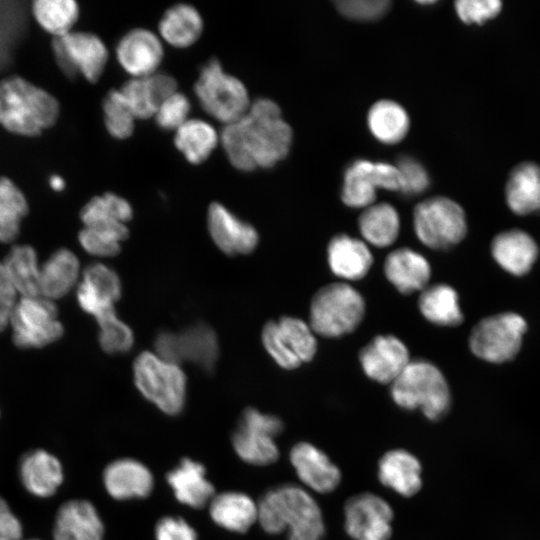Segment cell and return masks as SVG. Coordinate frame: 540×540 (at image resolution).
Masks as SVG:
<instances>
[{
    "label": "cell",
    "instance_id": "60d3db41",
    "mask_svg": "<svg viewBox=\"0 0 540 540\" xmlns=\"http://www.w3.org/2000/svg\"><path fill=\"white\" fill-rule=\"evenodd\" d=\"M32 12L53 38L70 33L79 18V6L73 0H37L33 2Z\"/></svg>",
    "mask_w": 540,
    "mask_h": 540
},
{
    "label": "cell",
    "instance_id": "e575fe53",
    "mask_svg": "<svg viewBox=\"0 0 540 540\" xmlns=\"http://www.w3.org/2000/svg\"><path fill=\"white\" fill-rule=\"evenodd\" d=\"M220 142L215 128L201 119H188L175 131L174 144L191 164L206 161Z\"/></svg>",
    "mask_w": 540,
    "mask_h": 540
},
{
    "label": "cell",
    "instance_id": "6da1fadb",
    "mask_svg": "<svg viewBox=\"0 0 540 540\" xmlns=\"http://www.w3.org/2000/svg\"><path fill=\"white\" fill-rule=\"evenodd\" d=\"M293 133L281 109L271 99L251 102L246 114L224 125L220 143L232 166L249 172L272 168L289 153Z\"/></svg>",
    "mask_w": 540,
    "mask_h": 540
},
{
    "label": "cell",
    "instance_id": "f1b7e54d",
    "mask_svg": "<svg viewBox=\"0 0 540 540\" xmlns=\"http://www.w3.org/2000/svg\"><path fill=\"white\" fill-rule=\"evenodd\" d=\"M327 260L335 276L355 281L368 274L373 264V255L363 241L338 234L328 244Z\"/></svg>",
    "mask_w": 540,
    "mask_h": 540
},
{
    "label": "cell",
    "instance_id": "5bb4252c",
    "mask_svg": "<svg viewBox=\"0 0 540 540\" xmlns=\"http://www.w3.org/2000/svg\"><path fill=\"white\" fill-rule=\"evenodd\" d=\"M344 530L353 540H390L394 511L388 501L372 492L350 497L344 505Z\"/></svg>",
    "mask_w": 540,
    "mask_h": 540
},
{
    "label": "cell",
    "instance_id": "30bf717a",
    "mask_svg": "<svg viewBox=\"0 0 540 540\" xmlns=\"http://www.w3.org/2000/svg\"><path fill=\"white\" fill-rule=\"evenodd\" d=\"M9 327L14 344L22 349L45 347L64 333L55 302L42 296L19 297Z\"/></svg>",
    "mask_w": 540,
    "mask_h": 540
},
{
    "label": "cell",
    "instance_id": "ffe728a7",
    "mask_svg": "<svg viewBox=\"0 0 540 540\" xmlns=\"http://www.w3.org/2000/svg\"><path fill=\"white\" fill-rule=\"evenodd\" d=\"M207 226L216 246L227 255L248 254L259 241L258 233L251 224L217 202L208 208Z\"/></svg>",
    "mask_w": 540,
    "mask_h": 540
},
{
    "label": "cell",
    "instance_id": "f5cc1de1",
    "mask_svg": "<svg viewBox=\"0 0 540 540\" xmlns=\"http://www.w3.org/2000/svg\"><path fill=\"white\" fill-rule=\"evenodd\" d=\"M156 355L161 359L178 364L183 362L179 334L171 331H161L154 341Z\"/></svg>",
    "mask_w": 540,
    "mask_h": 540
},
{
    "label": "cell",
    "instance_id": "d4e9b609",
    "mask_svg": "<svg viewBox=\"0 0 540 540\" xmlns=\"http://www.w3.org/2000/svg\"><path fill=\"white\" fill-rule=\"evenodd\" d=\"M491 254L503 270L515 276H522L527 274L535 264L539 247L526 231L509 229L493 238Z\"/></svg>",
    "mask_w": 540,
    "mask_h": 540
},
{
    "label": "cell",
    "instance_id": "8d00e7d4",
    "mask_svg": "<svg viewBox=\"0 0 540 540\" xmlns=\"http://www.w3.org/2000/svg\"><path fill=\"white\" fill-rule=\"evenodd\" d=\"M179 334L182 361H189L204 370H214L219 355L216 333L207 324L199 322Z\"/></svg>",
    "mask_w": 540,
    "mask_h": 540
},
{
    "label": "cell",
    "instance_id": "9f6ffc18",
    "mask_svg": "<svg viewBox=\"0 0 540 540\" xmlns=\"http://www.w3.org/2000/svg\"><path fill=\"white\" fill-rule=\"evenodd\" d=\"M50 185L52 188H54L57 191H60L64 188L65 182L62 178H60L58 175H54L50 179Z\"/></svg>",
    "mask_w": 540,
    "mask_h": 540
},
{
    "label": "cell",
    "instance_id": "836d02e7",
    "mask_svg": "<svg viewBox=\"0 0 540 540\" xmlns=\"http://www.w3.org/2000/svg\"><path fill=\"white\" fill-rule=\"evenodd\" d=\"M158 29L161 38L171 46L187 48L199 39L203 20L193 6L177 4L164 13Z\"/></svg>",
    "mask_w": 540,
    "mask_h": 540
},
{
    "label": "cell",
    "instance_id": "484cf974",
    "mask_svg": "<svg viewBox=\"0 0 540 540\" xmlns=\"http://www.w3.org/2000/svg\"><path fill=\"white\" fill-rule=\"evenodd\" d=\"M207 507L212 522L231 533H246L257 523V502L242 491L215 493Z\"/></svg>",
    "mask_w": 540,
    "mask_h": 540
},
{
    "label": "cell",
    "instance_id": "4dcf8cb0",
    "mask_svg": "<svg viewBox=\"0 0 540 540\" xmlns=\"http://www.w3.org/2000/svg\"><path fill=\"white\" fill-rule=\"evenodd\" d=\"M418 308L426 320L438 326L455 327L464 320L458 294L448 284L426 286L420 292Z\"/></svg>",
    "mask_w": 540,
    "mask_h": 540
},
{
    "label": "cell",
    "instance_id": "7402d4cb",
    "mask_svg": "<svg viewBox=\"0 0 540 540\" xmlns=\"http://www.w3.org/2000/svg\"><path fill=\"white\" fill-rule=\"evenodd\" d=\"M174 498L192 509H203L215 495L206 467L189 457L182 458L165 476Z\"/></svg>",
    "mask_w": 540,
    "mask_h": 540
},
{
    "label": "cell",
    "instance_id": "d6986e66",
    "mask_svg": "<svg viewBox=\"0 0 540 540\" xmlns=\"http://www.w3.org/2000/svg\"><path fill=\"white\" fill-rule=\"evenodd\" d=\"M163 56L160 38L144 28L127 32L116 46L117 61L132 78H143L156 73Z\"/></svg>",
    "mask_w": 540,
    "mask_h": 540
},
{
    "label": "cell",
    "instance_id": "9a60e30c",
    "mask_svg": "<svg viewBox=\"0 0 540 540\" xmlns=\"http://www.w3.org/2000/svg\"><path fill=\"white\" fill-rule=\"evenodd\" d=\"M394 177V170L389 163L356 160L344 173L341 199L349 207L367 208L374 204L376 190H389Z\"/></svg>",
    "mask_w": 540,
    "mask_h": 540
},
{
    "label": "cell",
    "instance_id": "f907efd6",
    "mask_svg": "<svg viewBox=\"0 0 540 540\" xmlns=\"http://www.w3.org/2000/svg\"><path fill=\"white\" fill-rule=\"evenodd\" d=\"M196 529L183 517L166 515L154 526V540H198Z\"/></svg>",
    "mask_w": 540,
    "mask_h": 540
},
{
    "label": "cell",
    "instance_id": "f6af8a7d",
    "mask_svg": "<svg viewBox=\"0 0 540 540\" xmlns=\"http://www.w3.org/2000/svg\"><path fill=\"white\" fill-rule=\"evenodd\" d=\"M136 119L154 117L158 102L148 77L131 78L119 89Z\"/></svg>",
    "mask_w": 540,
    "mask_h": 540
},
{
    "label": "cell",
    "instance_id": "7c38bea8",
    "mask_svg": "<svg viewBox=\"0 0 540 540\" xmlns=\"http://www.w3.org/2000/svg\"><path fill=\"white\" fill-rule=\"evenodd\" d=\"M262 342L273 360L287 370L311 361L317 352V340L309 324L292 316L267 322Z\"/></svg>",
    "mask_w": 540,
    "mask_h": 540
},
{
    "label": "cell",
    "instance_id": "8992f818",
    "mask_svg": "<svg viewBox=\"0 0 540 540\" xmlns=\"http://www.w3.org/2000/svg\"><path fill=\"white\" fill-rule=\"evenodd\" d=\"M135 386L166 415L180 414L186 402V376L180 366L152 352L140 353L133 364Z\"/></svg>",
    "mask_w": 540,
    "mask_h": 540
},
{
    "label": "cell",
    "instance_id": "bcb514c9",
    "mask_svg": "<svg viewBox=\"0 0 540 540\" xmlns=\"http://www.w3.org/2000/svg\"><path fill=\"white\" fill-rule=\"evenodd\" d=\"M190 111V100L177 91L158 106L154 118L160 128L176 131L189 119Z\"/></svg>",
    "mask_w": 540,
    "mask_h": 540
},
{
    "label": "cell",
    "instance_id": "b9f144b4",
    "mask_svg": "<svg viewBox=\"0 0 540 540\" xmlns=\"http://www.w3.org/2000/svg\"><path fill=\"white\" fill-rule=\"evenodd\" d=\"M99 326L98 341L102 350L108 354L128 352L134 344L131 328L120 320L115 309L95 317Z\"/></svg>",
    "mask_w": 540,
    "mask_h": 540
},
{
    "label": "cell",
    "instance_id": "7dc6e473",
    "mask_svg": "<svg viewBox=\"0 0 540 540\" xmlns=\"http://www.w3.org/2000/svg\"><path fill=\"white\" fill-rule=\"evenodd\" d=\"M396 167L401 178L400 191L406 196L418 195L429 186V177L424 166L410 156L401 157Z\"/></svg>",
    "mask_w": 540,
    "mask_h": 540
},
{
    "label": "cell",
    "instance_id": "f546056e",
    "mask_svg": "<svg viewBox=\"0 0 540 540\" xmlns=\"http://www.w3.org/2000/svg\"><path fill=\"white\" fill-rule=\"evenodd\" d=\"M505 197L517 215L540 212V166L528 161L516 165L507 180Z\"/></svg>",
    "mask_w": 540,
    "mask_h": 540
},
{
    "label": "cell",
    "instance_id": "11a10c76",
    "mask_svg": "<svg viewBox=\"0 0 540 540\" xmlns=\"http://www.w3.org/2000/svg\"><path fill=\"white\" fill-rule=\"evenodd\" d=\"M147 77L159 105L177 92V82L172 76L156 72Z\"/></svg>",
    "mask_w": 540,
    "mask_h": 540
},
{
    "label": "cell",
    "instance_id": "603a6c76",
    "mask_svg": "<svg viewBox=\"0 0 540 540\" xmlns=\"http://www.w3.org/2000/svg\"><path fill=\"white\" fill-rule=\"evenodd\" d=\"M18 476L29 494L38 498H49L62 485L64 471L55 455L44 449H34L21 457Z\"/></svg>",
    "mask_w": 540,
    "mask_h": 540
},
{
    "label": "cell",
    "instance_id": "d6a6232c",
    "mask_svg": "<svg viewBox=\"0 0 540 540\" xmlns=\"http://www.w3.org/2000/svg\"><path fill=\"white\" fill-rule=\"evenodd\" d=\"M1 263L19 297L40 296L41 264L32 246L26 244L13 246Z\"/></svg>",
    "mask_w": 540,
    "mask_h": 540
},
{
    "label": "cell",
    "instance_id": "681fc988",
    "mask_svg": "<svg viewBox=\"0 0 540 540\" xmlns=\"http://www.w3.org/2000/svg\"><path fill=\"white\" fill-rule=\"evenodd\" d=\"M459 18L467 24H483L495 18L502 9L499 0H460L455 2Z\"/></svg>",
    "mask_w": 540,
    "mask_h": 540
},
{
    "label": "cell",
    "instance_id": "83f0119b",
    "mask_svg": "<svg viewBox=\"0 0 540 540\" xmlns=\"http://www.w3.org/2000/svg\"><path fill=\"white\" fill-rule=\"evenodd\" d=\"M81 274L77 256L67 248H60L40 266L39 295L55 302L78 286Z\"/></svg>",
    "mask_w": 540,
    "mask_h": 540
},
{
    "label": "cell",
    "instance_id": "ee69618b",
    "mask_svg": "<svg viewBox=\"0 0 540 540\" xmlns=\"http://www.w3.org/2000/svg\"><path fill=\"white\" fill-rule=\"evenodd\" d=\"M128 231H118L95 227H83L78 240L81 247L96 257H112L119 253L120 243L128 237Z\"/></svg>",
    "mask_w": 540,
    "mask_h": 540
},
{
    "label": "cell",
    "instance_id": "c3c4849f",
    "mask_svg": "<svg viewBox=\"0 0 540 540\" xmlns=\"http://www.w3.org/2000/svg\"><path fill=\"white\" fill-rule=\"evenodd\" d=\"M387 0H341L336 1L337 10L347 18L361 21L376 20L390 7Z\"/></svg>",
    "mask_w": 540,
    "mask_h": 540
},
{
    "label": "cell",
    "instance_id": "7bdbcfd3",
    "mask_svg": "<svg viewBox=\"0 0 540 540\" xmlns=\"http://www.w3.org/2000/svg\"><path fill=\"white\" fill-rule=\"evenodd\" d=\"M104 124L109 134L116 139L131 136L136 117L119 89L110 90L103 101Z\"/></svg>",
    "mask_w": 540,
    "mask_h": 540
},
{
    "label": "cell",
    "instance_id": "db71d44e",
    "mask_svg": "<svg viewBox=\"0 0 540 540\" xmlns=\"http://www.w3.org/2000/svg\"><path fill=\"white\" fill-rule=\"evenodd\" d=\"M23 526L8 502L0 496V540H22Z\"/></svg>",
    "mask_w": 540,
    "mask_h": 540
},
{
    "label": "cell",
    "instance_id": "8fae6325",
    "mask_svg": "<svg viewBox=\"0 0 540 540\" xmlns=\"http://www.w3.org/2000/svg\"><path fill=\"white\" fill-rule=\"evenodd\" d=\"M527 330L525 319L503 312L481 319L471 330L468 344L478 358L491 363L512 360L519 352Z\"/></svg>",
    "mask_w": 540,
    "mask_h": 540
},
{
    "label": "cell",
    "instance_id": "52a82bcc",
    "mask_svg": "<svg viewBox=\"0 0 540 540\" xmlns=\"http://www.w3.org/2000/svg\"><path fill=\"white\" fill-rule=\"evenodd\" d=\"M194 92L203 110L224 125L243 117L251 104L243 82L226 73L216 59L202 67Z\"/></svg>",
    "mask_w": 540,
    "mask_h": 540
},
{
    "label": "cell",
    "instance_id": "9c48e42d",
    "mask_svg": "<svg viewBox=\"0 0 540 540\" xmlns=\"http://www.w3.org/2000/svg\"><path fill=\"white\" fill-rule=\"evenodd\" d=\"M283 428L279 417L256 408H246L231 436L233 450L246 464L262 467L272 465L280 456L276 438Z\"/></svg>",
    "mask_w": 540,
    "mask_h": 540
},
{
    "label": "cell",
    "instance_id": "d590c367",
    "mask_svg": "<svg viewBox=\"0 0 540 540\" xmlns=\"http://www.w3.org/2000/svg\"><path fill=\"white\" fill-rule=\"evenodd\" d=\"M358 226L368 243L384 248L396 241L400 231V218L392 205L372 204L360 214Z\"/></svg>",
    "mask_w": 540,
    "mask_h": 540
},
{
    "label": "cell",
    "instance_id": "44dd1931",
    "mask_svg": "<svg viewBox=\"0 0 540 540\" xmlns=\"http://www.w3.org/2000/svg\"><path fill=\"white\" fill-rule=\"evenodd\" d=\"M53 540H104L105 525L95 505L71 499L60 505L52 527Z\"/></svg>",
    "mask_w": 540,
    "mask_h": 540
},
{
    "label": "cell",
    "instance_id": "6f0895ef",
    "mask_svg": "<svg viewBox=\"0 0 540 540\" xmlns=\"http://www.w3.org/2000/svg\"><path fill=\"white\" fill-rule=\"evenodd\" d=\"M28 540H39V539H28Z\"/></svg>",
    "mask_w": 540,
    "mask_h": 540
},
{
    "label": "cell",
    "instance_id": "4316f807",
    "mask_svg": "<svg viewBox=\"0 0 540 540\" xmlns=\"http://www.w3.org/2000/svg\"><path fill=\"white\" fill-rule=\"evenodd\" d=\"M384 274L398 292L409 295L428 286L431 267L427 259L409 247L391 251L384 261Z\"/></svg>",
    "mask_w": 540,
    "mask_h": 540
},
{
    "label": "cell",
    "instance_id": "2e32d148",
    "mask_svg": "<svg viewBox=\"0 0 540 540\" xmlns=\"http://www.w3.org/2000/svg\"><path fill=\"white\" fill-rule=\"evenodd\" d=\"M289 460L301 483L316 493H331L341 483L339 467L322 449L310 442L294 444L289 452Z\"/></svg>",
    "mask_w": 540,
    "mask_h": 540
},
{
    "label": "cell",
    "instance_id": "7a4b0ae2",
    "mask_svg": "<svg viewBox=\"0 0 540 540\" xmlns=\"http://www.w3.org/2000/svg\"><path fill=\"white\" fill-rule=\"evenodd\" d=\"M257 523L270 535L287 533V540H323L322 510L304 487L282 484L266 491L257 502Z\"/></svg>",
    "mask_w": 540,
    "mask_h": 540
},
{
    "label": "cell",
    "instance_id": "816d5d0a",
    "mask_svg": "<svg viewBox=\"0 0 540 540\" xmlns=\"http://www.w3.org/2000/svg\"><path fill=\"white\" fill-rule=\"evenodd\" d=\"M19 296L0 262V332L9 326L12 311Z\"/></svg>",
    "mask_w": 540,
    "mask_h": 540
},
{
    "label": "cell",
    "instance_id": "ab89813d",
    "mask_svg": "<svg viewBox=\"0 0 540 540\" xmlns=\"http://www.w3.org/2000/svg\"><path fill=\"white\" fill-rule=\"evenodd\" d=\"M29 205L21 189L8 177H0V242L11 243L20 233Z\"/></svg>",
    "mask_w": 540,
    "mask_h": 540
},
{
    "label": "cell",
    "instance_id": "ba28073f",
    "mask_svg": "<svg viewBox=\"0 0 540 540\" xmlns=\"http://www.w3.org/2000/svg\"><path fill=\"white\" fill-rule=\"evenodd\" d=\"M415 234L430 249H449L467 233L463 208L446 197H433L416 205L413 213Z\"/></svg>",
    "mask_w": 540,
    "mask_h": 540
},
{
    "label": "cell",
    "instance_id": "ac0fdd59",
    "mask_svg": "<svg viewBox=\"0 0 540 540\" xmlns=\"http://www.w3.org/2000/svg\"><path fill=\"white\" fill-rule=\"evenodd\" d=\"M410 361L408 348L394 335H377L359 352L366 376L381 384H392Z\"/></svg>",
    "mask_w": 540,
    "mask_h": 540
},
{
    "label": "cell",
    "instance_id": "74e56055",
    "mask_svg": "<svg viewBox=\"0 0 540 540\" xmlns=\"http://www.w3.org/2000/svg\"><path fill=\"white\" fill-rule=\"evenodd\" d=\"M133 217L130 203L114 193L91 198L81 209L84 227L116 228L126 225Z\"/></svg>",
    "mask_w": 540,
    "mask_h": 540
},
{
    "label": "cell",
    "instance_id": "1f68e13d",
    "mask_svg": "<svg viewBox=\"0 0 540 540\" xmlns=\"http://www.w3.org/2000/svg\"><path fill=\"white\" fill-rule=\"evenodd\" d=\"M121 290L120 278L111 267L92 263L82 271L76 298L85 304L114 305L121 297Z\"/></svg>",
    "mask_w": 540,
    "mask_h": 540
},
{
    "label": "cell",
    "instance_id": "f35d334b",
    "mask_svg": "<svg viewBox=\"0 0 540 540\" xmlns=\"http://www.w3.org/2000/svg\"><path fill=\"white\" fill-rule=\"evenodd\" d=\"M367 122L373 136L382 143L396 144L409 130V117L404 108L391 100H380L372 105Z\"/></svg>",
    "mask_w": 540,
    "mask_h": 540
},
{
    "label": "cell",
    "instance_id": "277c9868",
    "mask_svg": "<svg viewBox=\"0 0 540 540\" xmlns=\"http://www.w3.org/2000/svg\"><path fill=\"white\" fill-rule=\"evenodd\" d=\"M394 403L405 410H420L430 421L444 418L451 408V391L440 369L426 360H411L391 384Z\"/></svg>",
    "mask_w": 540,
    "mask_h": 540
},
{
    "label": "cell",
    "instance_id": "4fadbf2b",
    "mask_svg": "<svg viewBox=\"0 0 540 540\" xmlns=\"http://www.w3.org/2000/svg\"><path fill=\"white\" fill-rule=\"evenodd\" d=\"M55 60L69 78L83 76L89 82L99 80L108 61L104 42L90 32L71 31L52 41Z\"/></svg>",
    "mask_w": 540,
    "mask_h": 540
},
{
    "label": "cell",
    "instance_id": "3957f363",
    "mask_svg": "<svg viewBox=\"0 0 540 540\" xmlns=\"http://www.w3.org/2000/svg\"><path fill=\"white\" fill-rule=\"evenodd\" d=\"M60 105L48 91L12 76L0 80V126L10 133L34 137L58 120Z\"/></svg>",
    "mask_w": 540,
    "mask_h": 540
},
{
    "label": "cell",
    "instance_id": "5b68a950",
    "mask_svg": "<svg viewBox=\"0 0 540 540\" xmlns=\"http://www.w3.org/2000/svg\"><path fill=\"white\" fill-rule=\"evenodd\" d=\"M365 315V301L351 285L327 284L313 295L309 309V326L314 334L338 338L358 328Z\"/></svg>",
    "mask_w": 540,
    "mask_h": 540
},
{
    "label": "cell",
    "instance_id": "e0dca14e",
    "mask_svg": "<svg viewBox=\"0 0 540 540\" xmlns=\"http://www.w3.org/2000/svg\"><path fill=\"white\" fill-rule=\"evenodd\" d=\"M102 482L107 494L117 501L145 499L155 487L150 468L132 457H122L108 463L102 473Z\"/></svg>",
    "mask_w": 540,
    "mask_h": 540
},
{
    "label": "cell",
    "instance_id": "cb8c5ba5",
    "mask_svg": "<svg viewBox=\"0 0 540 540\" xmlns=\"http://www.w3.org/2000/svg\"><path fill=\"white\" fill-rule=\"evenodd\" d=\"M377 478L386 488L402 497H412L422 488V465L410 451L391 449L378 461Z\"/></svg>",
    "mask_w": 540,
    "mask_h": 540
}]
</instances>
